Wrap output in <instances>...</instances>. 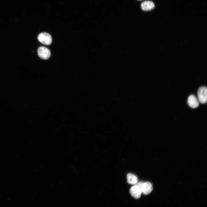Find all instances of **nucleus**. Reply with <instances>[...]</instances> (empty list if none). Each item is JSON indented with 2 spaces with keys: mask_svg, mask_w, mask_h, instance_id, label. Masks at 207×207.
Returning a JSON list of instances; mask_svg holds the SVG:
<instances>
[{
  "mask_svg": "<svg viewBox=\"0 0 207 207\" xmlns=\"http://www.w3.org/2000/svg\"><path fill=\"white\" fill-rule=\"evenodd\" d=\"M38 54L42 59L47 60L51 56V52L49 50L44 47H40L38 49Z\"/></svg>",
  "mask_w": 207,
  "mask_h": 207,
  "instance_id": "obj_4",
  "label": "nucleus"
},
{
  "mask_svg": "<svg viewBox=\"0 0 207 207\" xmlns=\"http://www.w3.org/2000/svg\"><path fill=\"white\" fill-rule=\"evenodd\" d=\"M198 99L202 103H205L207 101V89L205 87H200L198 91Z\"/></svg>",
  "mask_w": 207,
  "mask_h": 207,
  "instance_id": "obj_3",
  "label": "nucleus"
},
{
  "mask_svg": "<svg viewBox=\"0 0 207 207\" xmlns=\"http://www.w3.org/2000/svg\"><path fill=\"white\" fill-rule=\"evenodd\" d=\"M138 0V1H141V0Z\"/></svg>",
  "mask_w": 207,
  "mask_h": 207,
  "instance_id": "obj_9",
  "label": "nucleus"
},
{
  "mask_svg": "<svg viewBox=\"0 0 207 207\" xmlns=\"http://www.w3.org/2000/svg\"><path fill=\"white\" fill-rule=\"evenodd\" d=\"M155 5L154 3L150 1H144L141 4V9L143 11H148L154 9Z\"/></svg>",
  "mask_w": 207,
  "mask_h": 207,
  "instance_id": "obj_7",
  "label": "nucleus"
},
{
  "mask_svg": "<svg viewBox=\"0 0 207 207\" xmlns=\"http://www.w3.org/2000/svg\"><path fill=\"white\" fill-rule=\"evenodd\" d=\"M187 103L190 107L193 108H197L199 105L198 101L193 95H191L189 97Z\"/></svg>",
  "mask_w": 207,
  "mask_h": 207,
  "instance_id": "obj_5",
  "label": "nucleus"
},
{
  "mask_svg": "<svg viewBox=\"0 0 207 207\" xmlns=\"http://www.w3.org/2000/svg\"><path fill=\"white\" fill-rule=\"evenodd\" d=\"M152 184L149 182L143 183L142 187V193L145 195L149 194L153 190Z\"/></svg>",
  "mask_w": 207,
  "mask_h": 207,
  "instance_id": "obj_6",
  "label": "nucleus"
},
{
  "mask_svg": "<svg viewBox=\"0 0 207 207\" xmlns=\"http://www.w3.org/2000/svg\"><path fill=\"white\" fill-rule=\"evenodd\" d=\"M143 183L141 182H137L131 188L130 192L132 196L136 199H138L141 197L142 191V187Z\"/></svg>",
  "mask_w": 207,
  "mask_h": 207,
  "instance_id": "obj_1",
  "label": "nucleus"
},
{
  "mask_svg": "<svg viewBox=\"0 0 207 207\" xmlns=\"http://www.w3.org/2000/svg\"><path fill=\"white\" fill-rule=\"evenodd\" d=\"M38 39L39 41L45 45H50L52 42L51 35L47 33L43 32L40 34L38 36Z\"/></svg>",
  "mask_w": 207,
  "mask_h": 207,
  "instance_id": "obj_2",
  "label": "nucleus"
},
{
  "mask_svg": "<svg viewBox=\"0 0 207 207\" xmlns=\"http://www.w3.org/2000/svg\"><path fill=\"white\" fill-rule=\"evenodd\" d=\"M127 181L130 184H135L138 181L137 177L131 173H129L127 175Z\"/></svg>",
  "mask_w": 207,
  "mask_h": 207,
  "instance_id": "obj_8",
  "label": "nucleus"
}]
</instances>
